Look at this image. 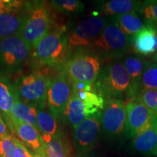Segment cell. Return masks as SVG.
<instances>
[{"label":"cell","mask_w":157,"mask_h":157,"mask_svg":"<svg viewBox=\"0 0 157 157\" xmlns=\"http://www.w3.org/2000/svg\"><path fill=\"white\" fill-rule=\"evenodd\" d=\"M17 95L15 84H13L5 74L0 73V111L4 118L10 116Z\"/></svg>","instance_id":"obj_22"},{"label":"cell","mask_w":157,"mask_h":157,"mask_svg":"<svg viewBox=\"0 0 157 157\" xmlns=\"http://www.w3.org/2000/svg\"><path fill=\"white\" fill-rule=\"evenodd\" d=\"M55 8L65 14H74L84 11V5L78 0H53L50 2Z\"/></svg>","instance_id":"obj_27"},{"label":"cell","mask_w":157,"mask_h":157,"mask_svg":"<svg viewBox=\"0 0 157 157\" xmlns=\"http://www.w3.org/2000/svg\"><path fill=\"white\" fill-rule=\"evenodd\" d=\"M142 15L146 26L157 30V2L156 0H148L144 2Z\"/></svg>","instance_id":"obj_28"},{"label":"cell","mask_w":157,"mask_h":157,"mask_svg":"<svg viewBox=\"0 0 157 157\" xmlns=\"http://www.w3.org/2000/svg\"><path fill=\"white\" fill-rule=\"evenodd\" d=\"M33 156H34V157H48L44 153H37V154L36 153H34V154Z\"/></svg>","instance_id":"obj_33"},{"label":"cell","mask_w":157,"mask_h":157,"mask_svg":"<svg viewBox=\"0 0 157 157\" xmlns=\"http://www.w3.org/2000/svg\"><path fill=\"white\" fill-rule=\"evenodd\" d=\"M152 60H153V61L156 63H157V53L155 54L154 56H153Z\"/></svg>","instance_id":"obj_34"},{"label":"cell","mask_w":157,"mask_h":157,"mask_svg":"<svg viewBox=\"0 0 157 157\" xmlns=\"http://www.w3.org/2000/svg\"><path fill=\"white\" fill-rule=\"evenodd\" d=\"M101 111L90 116L74 129V145L78 156L91 151L101 132Z\"/></svg>","instance_id":"obj_12"},{"label":"cell","mask_w":157,"mask_h":157,"mask_svg":"<svg viewBox=\"0 0 157 157\" xmlns=\"http://www.w3.org/2000/svg\"><path fill=\"white\" fill-rule=\"evenodd\" d=\"M79 157H99V156H98L96 154H95V153L90 151L89 153H87V154L81 155V156H79Z\"/></svg>","instance_id":"obj_32"},{"label":"cell","mask_w":157,"mask_h":157,"mask_svg":"<svg viewBox=\"0 0 157 157\" xmlns=\"http://www.w3.org/2000/svg\"><path fill=\"white\" fill-rule=\"evenodd\" d=\"M52 22V15L47 4L34 2L26 11V18L19 35L34 50L50 32Z\"/></svg>","instance_id":"obj_3"},{"label":"cell","mask_w":157,"mask_h":157,"mask_svg":"<svg viewBox=\"0 0 157 157\" xmlns=\"http://www.w3.org/2000/svg\"><path fill=\"white\" fill-rule=\"evenodd\" d=\"M147 60L139 55H127L123 60L124 66L130 78L137 95L140 93V83ZM137 95V96H138Z\"/></svg>","instance_id":"obj_21"},{"label":"cell","mask_w":157,"mask_h":157,"mask_svg":"<svg viewBox=\"0 0 157 157\" xmlns=\"http://www.w3.org/2000/svg\"><path fill=\"white\" fill-rule=\"evenodd\" d=\"M68 36V33L63 28L50 30L34 50L37 63L53 66L61 62L69 49Z\"/></svg>","instance_id":"obj_5"},{"label":"cell","mask_w":157,"mask_h":157,"mask_svg":"<svg viewBox=\"0 0 157 157\" xmlns=\"http://www.w3.org/2000/svg\"><path fill=\"white\" fill-rule=\"evenodd\" d=\"M96 93L107 99L130 100L137 97L123 61L112 60L104 66L93 84Z\"/></svg>","instance_id":"obj_1"},{"label":"cell","mask_w":157,"mask_h":157,"mask_svg":"<svg viewBox=\"0 0 157 157\" xmlns=\"http://www.w3.org/2000/svg\"><path fill=\"white\" fill-rule=\"evenodd\" d=\"M143 90H157V63L147 60L140 83Z\"/></svg>","instance_id":"obj_25"},{"label":"cell","mask_w":157,"mask_h":157,"mask_svg":"<svg viewBox=\"0 0 157 157\" xmlns=\"http://www.w3.org/2000/svg\"><path fill=\"white\" fill-rule=\"evenodd\" d=\"M6 122L9 120H15L30 124L39 130L37 124L36 106L26 103L17 97L8 117L5 118Z\"/></svg>","instance_id":"obj_20"},{"label":"cell","mask_w":157,"mask_h":157,"mask_svg":"<svg viewBox=\"0 0 157 157\" xmlns=\"http://www.w3.org/2000/svg\"><path fill=\"white\" fill-rule=\"evenodd\" d=\"M37 124L42 135L52 136L61 131L59 129L57 117L45 107V104L36 106Z\"/></svg>","instance_id":"obj_23"},{"label":"cell","mask_w":157,"mask_h":157,"mask_svg":"<svg viewBox=\"0 0 157 157\" xmlns=\"http://www.w3.org/2000/svg\"><path fill=\"white\" fill-rule=\"evenodd\" d=\"M73 95L79 98L84 103L90 106L95 108L99 110H103L105 105V101L103 97L96 93L94 90H74Z\"/></svg>","instance_id":"obj_26"},{"label":"cell","mask_w":157,"mask_h":157,"mask_svg":"<svg viewBox=\"0 0 157 157\" xmlns=\"http://www.w3.org/2000/svg\"><path fill=\"white\" fill-rule=\"evenodd\" d=\"M42 136L44 143V152L48 157H71L70 143L62 132L52 136Z\"/></svg>","instance_id":"obj_18"},{"label":"cell","mask_w":157,"mask_h":157,"mask_svg":"<svg viewBox=\"0 0 157 157\" xmlns=\"http://www.w3.org/2000/svg\"><path fill=\"white\" fill-rule=\"evenodd\" d=\"M109 21L117 25L124 34L129 37L137 34L146 26L137 13L112 16Z\"/></svg>","instance_id":"obj_24"},{"label":"cell","mask_w":157,"mask_h":157,"mask_svg":"<svg viewBox=\"0 0 157 157\" xmlns=\"http://www.w3.org/2000/svg\"><path fill=\"white\" fill-rule=\"evenodd\" d=\"M136 99L157 113V90H143Z\"/></svg>","instance_id":"obj_29"},{"label":"cell","mask_w":157,"mask_h":157,"mask_svg":"<svg viewBox=\"0 0 157 157\" xmlns=\"http://www.w3.org/2000/svg\"><path fill=\"white\" fill-rule=\"evenodd\" d=\"M102 68V58L90 48H81L64 64V71L71 81L90 85H93L97 80Z\"/></svg>","instance_id":"obj_2"},{"label":"cell","mask_w":157,"mask_h":157,"mask_svg":"<svg viewBox=\"0 0 157 157\" xmlns=\"http://www.w3.org/2000/svg\"><path fill=\"white\" fill-rule=\"evenodd\" d=\"M98 111H100L99 109L90 106L79 98L72 95L65 110L63 116L71 126L75 129L87 118Z\"/></svg>","instance_id":"obj_16"},{"label":"cell","mask_w":157,"mask_h":157,"mask_svg":"<svg viewBox=\"0 0 157 157\" xmlns=\"http://www.w3.org/2000/svg\"><path fill=\"white\" fill-rule=\"evenodd\" d=\"M127 104L121 100L107 99L101 111V129L108 137L120 136L125 132Z\"/></svg>","instance_id":"obj_9"},{"label":"cell","mask_w":157,"mask_h":157,"mask_svg":"<svg viewBox=\"0 0 157 157\" xmlns=\"http://www.w3.org/2000/svg\"><path fill=\"white\" fill-rule=\"evenodd\" d=\"M130 45L135 52L141 56H149L157 53V30L145 26L137 34L129 37Z\"/></svg>","instance_id":"obj_14"},{"label":"cell","mask_w":157,"mask_h":157,"mask_svg":"<svg viewBox=\"0 0 157 157\" xmlns=\"http://www.w3.org/2000/svg\"><path fill=\"white\" fill-rule=\"evenodd\" d=\"M133 151L141 156H157V126L153 127L132 139Z\"/></svg>","instance_id":"obj_17"},{"label":"cell","mask_w":157,"mask_h":157,"mask_svg":"<svg viewBox=\"0 0 157 157\" xmlns=\"http://www.w3.org/2000/svg\"><path fill=\"white\" fill-rule=\"evenodd\" d=\"M144 2L135 0H109L98 2L97 10L107 15L117 16L128 13L142 14Z\"/></svg>","instance_id":"obj_15"},{"label":"cell","mask_w":157,"mask_h":157,"mask_svg":"<svg viewBox=\"0 0 157 157\" xmlns=\"http://www.w3.org/2000/svg\"><path fill=\"white\" fill-rule=\"evenodd\" d=\"M157 126V113L146 106L138 100H130L127 103V120L125 135L134 139L141 133Z\"/></svg>","instance_id":"obj_8"},{"label":"cell","mask_w":157,"mask_h":157,"mask_svg":"<svg viewBox=\"0 0 157 157\" xmlns=\"http://www.w3.org/2000/svg\"><path fill=\"white\" fill-rule=\"evenodd\" d=\"M72 95V82L66 72L51 78L47 95V103L50 111L57 118L63 117Z\"/></svg>","instance_id":"obj_11"},{"label":"cell","mask_w":157,"mask_h":157,"mask_svg":"<svg viewBox=\"0 0 157 157\" xmlns=\"http://www.w3.org/2000/svg\"><path fill=\"white\" fill-rule=\"evenodd\" d=\"M25 5V2L19 0H0V14L19 12Z\"/></svg>","instance_id":"obj_30"},{"label":"cell","mask_w":157,"mask_h":157,"mask_svg":"<svg viewBox=\"0 0 157 157\" xmlns=\"http://www.w3.org/2000/svg\"><path fill=\"white\" fill-rule=\"evenodd\" d=\"M51 78L42 74L31 73L17 79L15 84L17 97L21 101L38 106L44 105Z\"/></svg>","instance_id":"obj_7"},{"label":"cell","mask_w":157,"mask_h":157,"mask_svg":"<svg viewBox=\"0 0 157 157\" xmlns=\"http://www.w3.org/2000/svg\"><path fill=\"white\" fill-rule=\"evenodd\" d=\"M6 123L11 132L15 133L34 153H44V140L41 133L36 127L30 124L15 120H9Z\"/></svg>","instance_id":"obj_13"},{"label":"cell","mask_w":157,"mask_h":157,"mask_svg":"<svg viewBox=\"0 0 157 157\" xmlns=\"http://www.w3.org/2000/svg\"><path fill=\"white\" fill-rule=\"evenodd\" d=\"M129 46V37L109 21L103 32L89 48L101 58L115 60H119L126 53Z\"/></svg>","instance_id":"obj_4"},{"label":"cell","mask_w":157,"mask_h":157,"mask_svg":"<svg viewBox=\"0 0 157 157\" xmlns=\"http://www.w3.org/2000/svg\"><path fill=\"white\" fill-rule=\"evenodd\" d=\"M10 132H9V128L7 123L5 120L3 114L0 111V138L5 137L10 135Z\"/></svg>","instance_id":"obj_31"},{"label":"cell","mask_w":157,"mask_h":157,"mask_svg":"<svg viewBox=\"0 0 157 157\" xmlns=\"http://www.w3.org/2000/svg\"><path fill=\"white\" fill-rule=\"evenodd\" d=\"M26 18V13L19 12L0 14V39L19 34Z\"/></svg>","instance_id":"obj_19"},{"label":"cell","mask_w":157,"mask_h":157,"mask_svg":"<svg viewBox=\"0 0 157 157\" xmlns=\"http://www.w3.org/2000/svg\"><path fill=\"white\" fill-rule=\"evenodd\" d=\"M31 49L19 34L0 39V67L13 72L21 69L30 58Z\"/></svg>","instance_id":"obj_6"},{"label":"cell","mask_w":157,"mask_h":157,"mask_svg":"<svg viewBox=\"0 0 157 157\" xmlns=\"http://www.w3.org/2000/svg\"><path fill=\"white\" fill-rule=\"evenodd\" d=\"M109 22L101 17H90L78 22L68 34L69 48H89L99 37Z\"/></svg>","instance_id":"obj_10"}]
</instances>
